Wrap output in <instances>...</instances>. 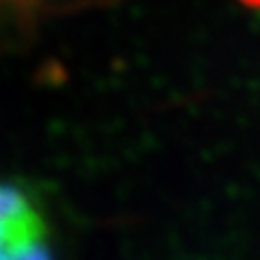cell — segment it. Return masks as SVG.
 Instances as JSON below:
<instances>
[{
    "mask_svg": "<svg viewBox=\"0 0 260 260\" xmlns=\"http://www.w3.org/2000/svg\"><path fill=\"white\" fill-rule=\"evenodd\" d=\"M0 260H54V254L50 245H48V241H42V243H35V245L20 249L15 254H9Z\"/></svg>",
    "mask_w": 260,
    "mask_h": 260,
    "instance_id": "1",
    "label": "cell"
},
{
    "mask_svg": "<svg viewBox=\"0 0 260 260\" xmlns=\"http://www.w3.org/2000/svg\"><path fill=\"white\" fill-rule=\"evenodd\" d=\"M239 3L249 7V9H260V0H239Z\"/></svg>",
    "mask_w": 260,
    "mask_h": 260,
    "instance_id": "3",
    "label": "cell"
},
{
    "mask_svg": "<svg viewBox=\"0 0 260 260\" xmlns=\"http://www.w3.org/2000/svg\"><path fill=\"white\" fill-rule=\"evenodd\" d=\"M0 3H11V5H24V7H32V5H52V3H61V5H70V0H0Z\"/></svg>",
    "mask_w": 260,
    "mask_h": 260,
    "instance_id": "2",
    "label": "cell"
}]
</instances>
